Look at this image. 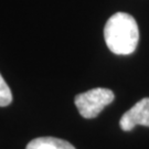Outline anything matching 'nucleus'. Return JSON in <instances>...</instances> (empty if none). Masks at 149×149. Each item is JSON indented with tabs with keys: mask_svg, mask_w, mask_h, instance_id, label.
<instances>
[{
	"mask_svg": "<svg viewBox=\"0 0 149 149\" xmlns=\"http://www.w3.org/2000/svg\"><path fill=\"white\" fill-rule=\"evenodd\" d=\"M104 38L113 53L118 55L132 54L139 41L137 22L130 15L117 12L107 20L104 28Z\"/></svg>",
	"mask_w": 149,
	"mask_h": 149,
	"instance_id": "f257e3e1",
	"label": "nucleus"
},
{
	"mask_svg": "<svg viewBox=\"0 0 149 149\" xmlns=\"http://www.w3.org/2000/svg\"><path fill=\"white\" fill-rule=\"evenodd\" d=\"M115 98L113 91L97 87L75 96V106L84 118H95Z\"/></svg>",
	"mask_w": 149,
	"mask_h": 149,
	"instance_id": "f03ea898",
	"label": "nucleus"
},
{
	"mask_svg": "<svg viewBox=\"0 0 149 149\" xmlns=\"http://www.w3.org/2000/svg\"><path fill=\"white\" fill-rule=\"evenodd\" d=\"M120 128L125 132L132 130L136 125L149 127V97L137 102L129 111L125 113L119 122Z\"/></svg>",
	"mask_w": 149,
	"mask_h": 149,
	"instance_id": "7ed1b4c3",
	"label": "nucleus"
},
{
	"mask_svg": "<svg viewBox=\"0 0 149 149\" xmlns=\"http://www.w3.org/2000/svg\"><path fill=\"white\" fill-rule=\"evenodd\" d=\"M26 149H75L69 141L55 137H39L31 140Z\"/></svg>",
	"mask_w": 149,
	"mask_h": 149,
	"instance_id": "20e7f679",
	"label": "nucleus"
},
{
	"mask_svg": "<svg viewBox=\"0 0 149 149\" xmlns=\"http://www.w3.org/2000/svg\"><path fill=\"white\" fill-rule=\"evenodd\" d=\"M11 102H12V93L8 84L3 80V77L0 74V107L10 105Z\"/></svg>",
	"mask_w": 149,
	"mask_h": 149,
	"instance_id": "39448f33",
	"label": "nucleus"
}]
</instances>
